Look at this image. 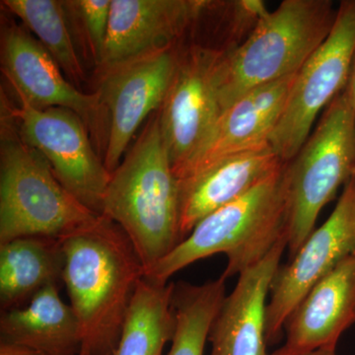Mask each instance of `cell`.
Wrapping results in <instances>:
<instances>
[{"mask_svg": "<svg viewBox=\"0 0 355 355\" xmlns=\"http://www.w3.org/2000/svg\"><path fill=\"white\" fill-rule=\"evenodd\" d=\"M354 179H355V168H354Z\"/></svg>", "mask_w": 355, "mask_h": 355, "instance_id": "83f0119b", "label": "cell"}, {"mask_svg": "<svg viewBox=\"0 0 355 355\" xmlns=\"http://www.w3.org/2000/svg\"><path fill=\"white\" fill-rule=\"evenodd\" d=\"M1 114L0 244L30 236L62 239L94 222L100 216L60 183L3 105Z\"/></svg>", "mask_w": 355, "mask_h": 355, "instance_id": "5b68a950", "label": "cell"}, {"mask_svg": "<svg viewBox=\"0 0 355 355\" xmlns=\"http://www.w3.org/2000/svg\"><path fill=\"white\" fill-rule=\"evenodd\" d=\"M0 345L44 355H78L83 333L71 306L65 304L58 286L53 284L37 293L28 305L2 312Z\"/></svg>", "mask_w": 355, "mask_h": 355, "instance_id": "ac0fdd59", "label": "cell"}, {"mask_svg": "<svg viewBox=\"0 0 355 355\" xmlns=\"http://www.w3.org/2000/svg\"><path fill=\"white\" fill-rule=\"evenodd\" d=\"M355 324V254L313 287L287 319L286 347L296 352L336 347Z\"/></svg>", "mask_w": 355, "mask_h": 355, "instance_id": "e0dca14e", "label": "cell"}, {"mask_svg": "<svg viewBox=\"0 0 355 355\" xmlns=\"http://www.w3.org/2000/svg\"><path fill=\"white\" fill-rule=\"evenodd\" d=\"M174 288V282L160 284L142 279L128 311L114 355H162L176 329Z\"/></svg>", "mask_w": 355, "mask_h": 355, "instance_id": "ffe728a7", "label": "cell"}, {"mask_svg": "<svg viewBox=\"0 0 355 355\" xmlns=\"http://www.w3.org/2000/svg\"><path fill=\"white\" fill-rule=\"evenodd\" d=\"M226 279L209 280L200 286L175 284L173 308L176 329L166 355H203L212 322L220 309Z\"/></svg>", "mask_w": 355, "mask_h": 355, "instance_id": "7402d4cb", "label": "cell"}, {"mask_svg": "<svg viewBox=\"0 0 355 355\" xmlns=\"http://www.w3.org/2000/svg\"><path fill=\"white\" fill-rule=\"evenodd\" d=\"M210 3L207 0H111L108 36L98 69L184 43Z\"/></svg>", "mask_w": 355, "mask_h": 355, "instance_id": "4fadbf2b", "label": "cell"}, {"mask_svg": "<svg viewBox=\"0 0 355 355\" xmlns=\"http://www.w3.org/2000/svg\"><path fill=\"white\" fill-rule=\"evenodd\" d=\"M228 51L198 42L180 46L171 84L157 111L174 173L195 153L220 114L217 76Z\"/></svg>", "mask_w": 355, "mask_h": 355, "instance_id": "30bf717a", "label": "cell"}, {"mask_svg": "<svg viewBox=\"0 0 355 355\" xmlns=\"http://www.w3.org/2000/svg\"><path fill=\"white\" fill-rule=\"evenodd\" d=\"M2 72L18 101L33 108H65L80 116L104 160L109 120L99 95L69 83L50 53L24 25L8 21L1 28Z\"/></svg>", "mask_w": 355, "mask_h": 355, "instance_id": "9c48e42d", "label": "cell"}, {"mask_svg": "<svg viewBox=\"0 0 355 355\" xmlns=\"http://www.w3.org/2000/svg\"><path fill=\"white\" fill-rule=\"evenodd\" d=\"M296 74L253 89L224 110L195 153L174 173L178 182L222 159L270 146Z\"/></svg>", "mask_w": 355, "mask_h": 355, "instance_id": "5bb4252c", "label": "cell"}, {"mask_svg": "<svg viewBox=\"0 0 355 355\" xmlns=\"http://www.w3.org/2000/svg\"><path fill=\"white\" fill-rule=\"evenodd\" d=\"M338 8L331 0H284L268 11L217 76L220 113L265 84L296 74L330 36Z\"/></svg>", "mask_w": 355, "mask_h": 355, "instance_id": "3957f363", "label": "cell"}, {"mask_svg": "<svg viewBox=\"0 0 355 355\" xmlns=\"http://www.w3.org/2000/svg\"><path fill=\"white\" fill-rule=\"evenodd\" d=\"M355 254V179L345 189L330 217L311 233L272 282L266 307V340L279 342L291 313L318 282Z\"/></svg>", "mask_w": 355, "mask_h": 355, "instance_id": "7c38bea8", "label": "cell"}, {"mask_svg": "<svg viewBox=\"0 0 355 355\" xmlns=\"http://www.w3.org/2000/svg\"><path fill=\"white\" fill-rule=\"evenodd\" d=\"M0 355H44L34 350L13 345H0Z\"/></svg>", "mask_w": 355, "mask_h": 355, "instance_id": "484cf974", "label": "cell"}, {"mask_svg": "<svg viewBox=\"0 0 355 355\" xmlns=\"http://www.w3.org/2000/svg\"><path fill=\"white\" fill-rule=\"evenodd\" d=\"M284 165L268 146L222 159L179 182L180 229L183 240L205 217L242 198Z\"/></svg>", "mask_w": 355, "mask_h": 355, "instance_id": "2e32d148", "label": "cell"}, {"mask_svg": "<svg viewBox=\"0 0 355 355\" xmlns=\"http://www.w3.org/2000/svg\"><path fill=\"white\" fill-rule=\"evenodd\" d=\"M21 137L46 158L60 183L84 207L102 216L112 173L105 166L85 123L65 108L38 110L4 101Z\"/></svg>", "mask_w": 355, "mask_h": 355, "instance_id": "ba28073f", "label": "cell"}, {"mask_svg": "<svg viewBox=\"0 0 355 355\" xmlns=\"http://www.w3.org/2000/svg\"><path fill=\"white\" fill-rule=\"evenodd\" d=\"M180 46L98 69L94 92L109 120L104 163L116 169L137 128L162 106L171 84Z\"/></svg>", "mask_w": 355, "mask_h": 355, "instance_id": "8fae6325", "label": "cell"}, {"mask_svg": "<svg viewBox=\"0 0 355 355\" xmlns=\"http://www.w3.org/2000/svg\"><path fill=\"white\" fill-rule=\"evenodd\" d=\"M343 94L349 100V104L355 110V53L354 60H352V67H350L349 79L345 84V87L343 90Z\"/></svg>", "mask_w": 355, "mask_h": 355, "instance_id": "d4e9b609", "label": "cell"}, {"mask_svg": "<svg viewBox=\"0 0 355 355\" xmlns=\"http://www.w3.org/2000/svg\"><path fill=\"white\" fill-rule=\"evenodd\" d=\"M354 168L355 110L342 91L295 157L284 165L289 258L315 230L320 212L352 179Z\"/></svg>", "mask_w": 355, "mask_h": 355, "instance_id": "8992f818", "label": "cell"}, {"mask_svg": "<svg viewBox=\"0 0 355 355\" xmlns=\"http://www.w3.org/2000/svg\"><path fill=\"white\" fill-rule=\"evenodd\" d=\"M102 216L125 231L144 272L183 241L179 182L173 172L157 112L150 116L139 139L112 173Z\"/></svg>", "mask_w": 355, "mask_h": 355, "instance_id": "7a4b0ae2", "label": "cell"}, {"mask_svg": "<svg viewBox=\"0 0 355 355\" xmlns=\"http://www.w3.org/2000/svg\"><path fill=\"white\" fill-rule=\"evenodd\" d=\"M286 248V235L263 260L240 273L210 327V355H268L266 300Z\"/></svg>", "mask_w": 355, "mask_h": 355, "instance_id": "9a60e30c", "label": "cell"}, {"mask_svg": "<svg viewBox=\"0 0 355 355\" xmlns=\"http://www.w3.org/2000/svg\"><path fill=\"white\" fill-rule=\"evenodd\" d=\"M62 282L88 355H114L144 266L132 241L111 219L100 216L62 238Z\"/></svg>", "mask_w": 355, "mask_h": 355, "instance_id": "6da1fadb", "label": "cell"}, {"mask_svg": "<svg viewBox=\"0 0 355 355\" xmlns=\"http://www.w3.org/2000/svg\"><path fill=\"white\" fill-rule=\"evenodd\" d=\"M2 6L17 16L77 88L86 74L64 6L58 0H4Z\"/></svg>", "mask_w": 355, "mask_h": 355, "instance_id": "44dd1931", "label": "cell"}, {"mask_svg": "<svg viewBox=\"0 0 355 355\" xmlns=\"http://www.w3.org/2000/svg\"><path fill=\"white\" fill-rule=\"evenodd\" d=\"M284 165L242 198L198 222L171 253L144 272V277L167 284L191 263L224 254L227 266L221 277L227 279L263 260L286 235Z\"/></svg>", "mask_w": 355, "mask_h": 355, "instance_id": "277c9868", "label": "cell"}, {"mask_svg": "<svg viewBox=\"0 0 355 355\" xmlns=\"http://www.w3.org/2000/svg\"><path fill=\"white\" fill-rule=\"evenodd\" d=\"M78 355H88V354H86L85 352H80V354H79Z\"/></svg>", "mask_w": 355, "mask_h": 355, "instance_id": "4316f807", "label": "cell"}, {"mask_svg": "<svg viewBox=\"0 0 355 355\" xmlns=\"http://www.w3.org/2000/svg\"><path fill=\"white\" fill-rule=\"evenodd\" d=\"M64 6L70 30L98 69L108 36L111 0H69Z\"/></svg>", "mask_w": 355, "mask_h": 355, "instance_id": "603a6c76", "label": "cell"}, {"mask_svg": "<svg viewBox=\"0 0 355 355\" xmlns=\"http://www.w3.org/2000/svg\"><path fill=\"white\" fill-rule=\"evenodd\" d=\"M62 240L17 238L0 244V304L3 311L22 307L46 286L62 282Z\"/></svg>", "mask_w": 355, "mask_h": 355, "instance_id": "d6986e66", "label": "cell"}, {"mask_svg": "<svg viewBox=\"0 0 355 355\" xmlns=\"http://www.w3.org/2000/svg\"><path fill=\"white\" fill-rule=\"evenodd\" d=\"M336 347H323L312 352H296L289 349L286 345L268 355H336Z\"/></svg>", "mask_w": 355, "mask_h": 355, "instance_id": "cb8c5ba5", "label": "cell"}, {"mask_svg": "<svg viewBox=\"0 0 355 355\" xmlns=\"http://www.w3.org/2000/svg\"><path fill=\"white\" fill-rule=\"evenodd\" d=\"M355 53V0H345L330 36L296 73L282 116L270 139L287 163L311 135L318 114L345 89Z\"/></svg>", "mask_w": 355, "mask_h": 355, "instance_id": "52a82bcc", "label": "cell"}]
</instances>
